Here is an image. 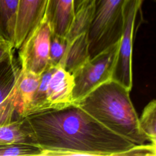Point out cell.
Wrapping results in <instances>:
<instances>
[{
	"label": "cell",
	"instance_id": "obj_7",
	"mask_svg": "<svg viewBox=\"0 0 156 156\" xmlns=\"http://www.w3.org/2000/svg\"><path fill=\"white\" fill-rule=\"evenodd\" d=\"M18 63L13 54L0 64V124L14 119L15 92L21 71Z\"/></svg>",
	"mask_w": 156,
	"mask_h": 156
},
{
	"label": "cell",
	"instance_id": "obj_19",
	"mask_svg": "<svg viewBox=\"0 0 156 156\" xmlns=\"http://www.w3.org/2000/svg\"><path fill=\"white\" fill-rule=\"evenodd\" d=\"M156 155V145L151 143L143 144H135L127 151L123 152L122 155H140L155 156Z\"/></svg>",
	"mask_w": 156,
	"mask_h": 156
},
{
	"label": "cell",
	"instance_id": "obj_1",
	"mask_svg": "<svg viewBox=\"0 0 156 156\" xmlns=\"http://www.w3.org/2000/svg\"><path fill=\"white\" fill-rule=\"evenodd\" d=\"M23 118L34 143L44 156H121L135 145L73 104Z\"/></svg>",
	"mask_w": 156,
	"mask_h": 156
},
{
	"label": "cell",
	"instance_id": "obj_3",
	"mask_svg": "<svg viewBox=\"0 0 156 156\" xmlns=\"http://www.w3.org/2000/svg\"><path fill=\"white\" fill-rule=\"evenodd\" d=\"M126 0H94L91 21L87 32L93 57L119 41L123 29Z\"/></svg>",
	"mask_w": 156,
	"mask_h": 156
},
{
	"label": "cell",
	"instance_id": "obj_12",
	"mask_svg": "<svg viewBox=\"0 0 156 156\" xmlns=\"http://www.w3.org/2000/svg\"><path fill=\"white\" fill-rule=\"evenodd\" d=\"M90 57L87 35L84 33L68 43L59 66L73 74Z\"/></svg>",
	"mask_w": 156,
	"mask_h": 156
},
{
	"label": "cell",
	"instance_id": "obj_14",
	"mask_svg": "<svg viewBox=\"0 0 156 156\" xmlns=\"http://www.w3.org/2000/svg\"><path fill=\"white\" fill-rule=\"evenodd\" d=\"M19 0H0V38L13 44Z\"/></svg>",
	"mask_w": 156,
	"mask_h": 156
},
{
	"label": "cell",
	"instance_id": "obj_10",
	"mask_svg": "<svg viewBox=\"0 0 156 156\" xmlns=\"http://www.w3.org/2000/svg\"><path fill=\"white\" fill-rule=\"evenodd\" d=\"M74 17L73 0H48L44 19L52 33L65 37Z\"/></svg>",
	"mask_w": 156,
	"mask_h": 156
},
{
	"label": "cell",
	"instance_id": "obj_11",
	"mask_svg": "<svg viewBox=\"0 0 156 156\" xmlns=\"http://www.w3.org/2000/svg\"><path fill=\"white\" fill-rule=\"evenodd\" d=\"M40 76L21 68L15 98V113L24 118L28 112L34 94L38 87Z\"/></svg>",
	"mask_w": 156,
	"mask_h": 156
},
{
	"label": "cell",
	"instance_id": "obj_18",
	"mask_svg": "<svg viewBox=\"0 0 156 156\" xmlns=\"http://www.w3.org/2000/svg\"><path fill=\"white\" fill-rule=\"evenodd\" d=\"M68 43L65 37L52 34L49 49V65L59 66L65 54Z\"/></svg>",
	"mask_w": 156,
	"mask_h": 156
},
{
	"label": "cell",
	"instance_id": "obj_6",
	"mask_svg": "<svg viewBox=\"0 0 156 156\" xmlns=\"http://www.w3.org/2000/svg\"><path fill=\"white\" fill-rule=\"evenodd\" d=\"M52 30L43 20L27 35L18 50L21 68L41 75L49 66V49Z\"/></svg>",
	"mask_w": 156,
	"mask_h": 156
},
{
	"label": "cell",
	"instance_id": "obj_5",
	"mask_svg": "<svg viewBox=\"0 0 156 156\" xmlns=\"http://www.w3.org/2000/svg\"><path fill=\"white\" fill-rule=\"evenodd\" d=\"M143 0H126L123 7L124 24L112 79L129 90L132 87V48L135 23Z\"/></svg>",
	"mask_w": 156,
	"mask_h": 156
},
{
	"label": "cell",
	"instance_id": "obj_4",
	"mask_svg": "<svg viewBox=\"0 0 156 156\" xmlns=\"http://www.w3.org/2000/svg\"><path fill=\"white\" fill-rule=\"evenodd\" d=\"M119 41L96 55L90 57L72 74L73 103L82 99L101 84L112 79Z\"/></svg>",
	"mask_w": 156,
	"mask_h": 156
},
{
	"label": "cell",
	"instance_id": "obj_17",
	"mask_svg": "<svg viewBox=\"0 0 156 156\" xmlns=\"http://www.w3.org/2000/svg\"><path fill=\"white\" fill-rule=\"evenodd\" d=\"M43 151L38 146L28 143H16L0 146V156L41 155Z\"/></svg>",
	"mask_w": 156,
	"mask_h": 156
},
{
	"label": "cell",
	"instance_id": "obj_20",
	"mask_svg": "<svg viewBox=\"0 0 156 156\" xmlns=\"http://www.w3.org/2000/svg\"><path fill=\"white\" fill-rule=\"evenodd\" d=\"M14 49L11 41L0 38V64L14 54Z\"/></svg>",
	"mask_w": 156,
	"mask_h": 156
},
{
	"label": "cell",
	"instance_id": "obj_9",
	"mask_svg": "<svg viewBox=\"0 0 156 156\" xmlns=\"http://www.w3.org/2000/svg\"><path fill=\"white\" fill-rule=\"evenodd\" d=\"M73 76L60 66H55L49 80L46 110H57L73 104Z\"/></svg>",
	"mask_w": 156,
	"mask_h": 156
},
{
	"label": "cell",
	"instance_id": "obj_21",
	"mask_svg": "<svg viewBox=\"0 0 156 156\" xmlns=\"http://www.w3.org/2000/svg\"><path fill=\"white\" fill-rule=\"evenodd\" d=\"M87 0H73V7L74 14L81 8Z\"/></svg>",
	"mask_w": 156,
	"mask_h": 156
},
{
	"label": "cell",
	"instance_id": "obj_15",
	"mask_svg": "<svg viewBox=\"0 0 156 156\" xmlns=\"http://www.w3.org/2000/svg\"><path fill=\"white\" fill-rule=\"evenodd\" d=\"M94 10V0H87L74 14L71 25L65 38L69 43L75 38L87 33L90 25Z\"/></svg>",
	"mask_w": 156,
	"mask_h": 156
},
{
	"label": "cell",
	"instance_id": "obj_8",
	"mask_svg": "<svg viewBox=\"0 0 156 156\" xmlns=\"http://www.w3.org/2000/svg\"><path fill=\"white\" fill-rule=\"evenodd\" d=\"M48 0H19L13 46L18 49L27 35L43 20Z\"/></svg>",
	"mask_w": 156,
	"mask_h": 156
},
{
	"label": "cell",
	"instance_id": "obj_2",
	"mask_svg": "<svg viewBox=\"0 0 156 156\" xmlns=\"http://www.w3.org/2000/svg\"><path fill=\"white\" fill-rule=\"evenodd\" d=\"M130 90L110 79L73 103L105 127L135 144L149 142L141 131Z\"/></svg>",
	"mask_w": 156,
	"mask_h": 156
},
{
	"label": "cell",
	"instance_id": "obj_16",
	"mask_svg": "<svg viewBox=\"0 0 156 156\" xmlns=\"http://www.w3.org/2000/svg\"><path fill=\"white\" fill-rule=\"evenodd\" d=\"M141 131L147 138L149 143L156 145V101H150L144 108L141 116L138 117Z\"/></svg>",
	"mask_w": 156,
	"mask_h": 156
},
{
	"label": "cell",
	"instance_id": "obj_13",
	"mask_svg": "<svg viewBox=\"0 0 156 156\" xmlns=\"http://www.w3.org/2000/svg\"><path fill=\"white\" fill-rule=\"evenodd\" d=\"M16 143L35 144L24 124L23 118L0 124V146Z\"/></svg>",
	"mask_w": 156,
	"mask_h": 156
},
{
	"label": "cell",
	"instance_id": "obj_22",
	"mask_svg": "<svg viewBox=\"0 0 156 156\" xmlns=\"http://www.w3.org/2000/svg\"><path fill=\"white\" fill-rule=\"evenodd\" d=\"M144 1V0H143V1Z\"/></svg>",
	"mask_w": 156,
	"mask_h": 156
}]
</instances>
